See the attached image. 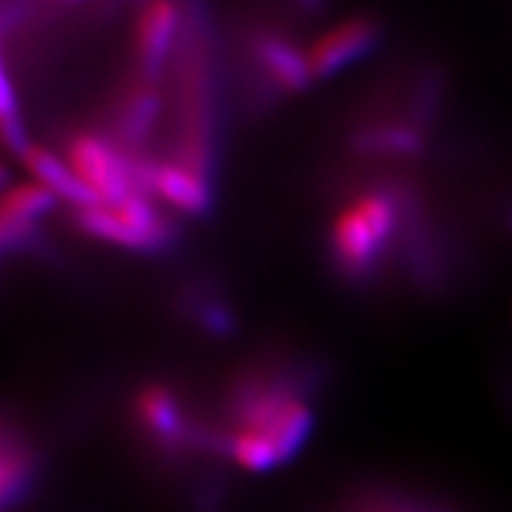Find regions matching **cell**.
<instances>
[{
  "label": "cell",
  "mask_w": 512,
  "mask_h": 512,
  "mask_svg": "<svg viewBox=\"0 0 512 512\" xmlns=\"http://www.w3.org/2000/svg\"><path fill=\"white\" fill-rule=\"evenodd\" d=\"M403 204L394 190H368L351 197L330 230L337 266L351 278H363L380 266L403 221Z\"/></svg>",
  "instance_id": "1"
},
{
  "label": "cell",
  "mask_w": 512,
  "mask_h": 512,
  "mask_svg": "<svg viewBox=\"0 0 512 512\" xmlns=\"http://www.w3.org/2000/svg\"><path fill=\"white\" fill-rule=\"evenodd\" d=\"M375 27L368 19H347L325 31L309 48H304L311 79L337 72L339 67L361 57L375 41Z\"/></svg>",
  "instance_id": "2"
},
{
  "label": "cell",
  "mask_w": 512,
  "mask_h": 512,
  "mask_svg": "<svg viewBox=\"0 0 512 512\" xmlns=\"http://www.w3.org/2000/svg\"><path fill=\"white\" fill-rule=\"evenodd\" d=\"M136 418L145 427L147 434H152L164 446L178 444L185 434L183 411L178 406L176 396L166 387H159V384L145 387L138 394Z\"/></svg>",
  "instance_id": "3"
},
{
  "label": "cell",
  "mask_w": 512,
  "mask_h": 512,
  "mask_svg": "<svg viewBox=\"0 0 512 512\" xmlns=\"http://www.w3.org/2000/svg\"><path fill=\"white\" fill-rule=\"evenodd\" d=\"M0 494H3V505L12 508L19 503V498L27 494L31 477H34V467H31L29 451L15 444V439L5 437L3 446V467H0Z\"/></svg>",
  "instance_id": "4"
},
{
  "label": "cell",
  "mask_w": 512,
  "mask_h": 512,
  "mask_svg": "<svg viewBox=\"0 0 512 512\" xmlns=\"http://www.w3.org/2000/svg\"><path fill=\"white\" fill-rule=\"evenodd\" d=\"M228 448L235 463L249 472H271L273 467L280 465V458L271 441L256 432L235 430L228 441Z\"/></svg>",
  "instance_id": "5"
}]
</instances>
